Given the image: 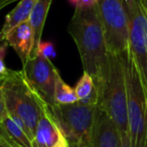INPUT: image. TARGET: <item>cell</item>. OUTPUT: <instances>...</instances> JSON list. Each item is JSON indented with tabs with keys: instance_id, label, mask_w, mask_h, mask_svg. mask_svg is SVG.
Wrapping results in <instances>:
<instances>
[{
	"instance_id": "obj_18",
	"label": "cell",
	"mask_w": 147,
	"mask_h": 147,
	"mask_svg": "<svg viewBox=\"0 0 147 147\" xmlns=\"http://www.w3.org/2000/svg\"><path fill=\"white\" fill-rule=\"evenodd\" d=\"M119 147H132L129 132L120 133V145Z\"/></svg>"
},
{
	"instance_id": "obj_22",
	"label": "cell",
	"mask_w": 147,
	"mask_h": 147,
	"mask_svg": "<svg viewBox=\"0 0 147 147\" xmlns=\"http://www.w3.org/2000/svg\"><path fill=\"white\" fill-rule=\"evenodd\" d=\"M142 3H143V6H144L145 11H146V14H147V0H142Z\"/></svg>"
},
{
	"instance_id": "obj_21",
	"label": "cell",
	"mask_w": 147,
	"mask_h": 147,
	"mask_svg": "<svg viewBox=\"0 0 147 147\" xmlns=\"http://www.w3.org/2000/svg\"><path fill=\"white\" fill-rule=\"evenodd\" d=\"M0 147H13L12 145H10L3 137L0 136Z\"/></svg>"
},
{
	"instance_id": "obj_23",
	"label": "cell",
	"mask_w": 147,
	"mask_h": 147,
	"mask_svg": "<svg viewBox=\"0 0 147 147\" xmlns=\"http://www.w3.org/2000/svg\"><path fill=\"white\" fill-rule=\"evenodd\" d=\"M69 2L71 3V5H75V2H76V0H69Z\"/></svg>"
},
{
	"instance_id": "obj_11",
	"label": "cell",
	"mask_w": 147,
	"mask_h": 147,
	"mask_svg": "<svg viewBox=\"0 0 147 147\" xmlns=\"http://www.w3.org/2000/svg\"><path fill=\"white\" fill-rule=\"evenodd\" d=\"M120 132L108 114L97 107L91 147H119Z\"/></svg>"
},
{
	"instance_id": "obj_16",
	"label": "cell",
	"mask_w": 147,
	"mask_h": 147,
	"mask_svg": "<svg viewBox=\"0 0 147 147\" xmlns=\"http://www.w3.org/2000/svg\"><path fill=\"white\" fill-rule=\"evenodd\" d=\"M76 90L77 96H78L79 100H83L86 99L87 97H89L95 90V83L94 79L92 78V76H90L88 73L83 74L82 78L79 80L78 84L75 87Z\"/></svg>"
},
{
	"instance_id": "obj_6",
	"label": "cell",
	"mask_w": 147,
	"mask_h": 147,
	"mask_svg": "<svg viewBox=\"0 0 147 147\" xmlns=\"http://www.w3.org/2000/svg\"><path fill=\"white\" fill-rule=\"evenodd\" d=\"M129 25V53L147 96V14L142 0H122Z\"/></svg>"
},
{
	"instance_id": "obj_3",
	"label": "cell",
	"mask_w": 147,
	"mask_h": 147,
	"mask_svg": "<svg viewBox=\"0 0 147 147\" xmlns=\"http://www.w3.org/2000/svg\"><path fill=\"white\" fill-rule=\"evenodd\" d=\"M95 87L98 92V108L110 116L119 132H129L124 53L120 55L109 53L106 76Z\"/></svg>"
},
{
	"instance_id": "obj_10",
	"label": "cell",
	"mask_w": 147,
	"mask_h": 147,
	"mask_svg": "<svg viewBox=\"0 0 147 147\" xmlns=\"http://www.w3.org/2000/svg\"><path fill=\"white\" fill-rule=\"evenodd\" d=\"M63 133L53 116L51 105L45 99L41 102V114L35 131V147H53Z\"/></svg>"
},
{
	"instance_id": "obj_15",
	"label": "cell",
	"mask_w": 147,
	"mask_h": 147,
	"mask_svg": "<svg viewBox=\"0 0 147 147\" xmlns=\"http://www.w3.org/2000/svg\"><path fill=\"white\" fill-rule=\"evenodd\" d=\"M55 101L57 104H74L79 101L75 88H71L63 82L59 71L57 75L55 90Z\"/></svg>"
},
{
	"instance_id": "obj_24",
	"label": "cell",
	"mask_w": 147,
	"mask_h": 147,
	"mask_svg": "<svg viewBox=\"0 0 147 147\" xmlns=\"http://www.w3.org/2000/svg\"><path fill=\"white\" fill-rule=\"evenodd\" d=\"M145 147H147V136H146V142H145Z\"/></svg>"
},
{
	"instance_id": "obj_20",
	"label": "cell",
	"mask_w": 147,
	"mask_h": 147,
	"mask_svg": "<svg viewBox=\"0 0 147 147\" xmlns=\"http://www.w3.org/2000/svg\"><path fill=\"white\" fill-rule=\"evenodd\" d=\"M14 1H16V0H0V9H3L4 7L13 3Z\"/></svg>"
},
{
	"instance_id": "obj_12",
	"label": "cell",
	"mask_w": 147,
	"mask_h": 147,
	"mask_svg": "<svg viewBox=\"0 0 147 147\" xmlns=\"http://www.w3.org/2000/svg\"><path fill=\"white\" fill-rule=\"evenodd\" d=\"M0 136L13 147H34L32 140L13 120L2 104H0Z\"/></svg>"
},
{
	"instance_id": "obj_9",
	"label": "cell",
	"mask_w": 147,
	"mask_h": 147,
	"mask_svg": "<svg viewBox=\"0 0 147 147\" xmlns=\"http://www.w3.org/2000/svg\"><path fill=\"white\" fill-rule=\"evenodd\" d=\"M10 45L20 59L22 65L31 59L34 53V33L28 20L19 23L1 38Z\"/></svg>"
},
{
	"instance_id": "obj_4",
	"label": "cell",
	"mask_w": 147,
	"mask_h": 147,
	"mask_svg": "<svg viewBox=\"0 0 147 147\" xmlns=\"http://www.w3.org/2000/svg\"><path fill=\"white\" fill-rule=\"evenodd\" d=\"M124 63L131 144L132 147H145L147 136V96L129 51L124 53Z\"/></svg>"
},
{
	"instance_id": "obj_17",
	"label": "cell",
	"mask_w": 147,
	"mask_h": 147,
	"mask_svg": "<svg viewBox=\"0 0 147 147\" xmlns=\"http://www.w3.org/2000/svg\"><path fill=\"white\" fill-rule=\"evenodd\" d=\"M35 55H41V57H45L47 59L55 57V51L53 43L51 42V41H40L33 57H35Z\"/></svg>"
},
{
	"instance_id": "obj_14",
	"label": "cell",
	"mask_w": 147,
	"mask_h": 147,
	"mask_svg": "<svg viewBox=\"0 0 147 147\" xmlns=\"http://www.w3.org/2000/svg\"><path fill=\"white\" fill-rule=\"evenodd\" d=\"M51 2H53V0H38L29 16L28 21L33 29V33H34V53L41 41L43 26H45V19H47ZM34 53H33V55H34Z\"/></svg>"
},
{
	"instance_id": "obj_2",
	"label": "cell",
	"mask_w": 147,
	"mask_h": 147,
	"mask_svg": "<svg viewBox=\"0 0 147 147\" xmlns=\"http://www.w3.org/2000/svg\"><path fill=\"white\" fill-rule=\"evenodd\" d=\"M0 104L32 140L35 147V131L41 114L42 97L31 86L24 71L7 67L0 74Z\"/></svg>"
},
{
	"instance_id": "obj_13",
	"label": "cell",
	"mask_w": 147,
	"mask_h": 147,
	"mask_svg": "<svg viewBox=\"0 0 147 147\" xmlns=\"http://www.w3.org/2000/svg\"><path fill=\"white\" fill-rule=\"evenodd\" d=\"M37 1L38 0H20L18 4L10 12L7 13L5 22L1 30V38L4 37L11 29L17 26L19 23L28 20Z\"/></svg>"
},
{
	"instance_id": "obj_8",
	"label": "cell",
	"mask_w": 147,
	"mask_h": 147,
	"mask_svg": "<svg viewBox=\"0 0 147 147\" xmlns=\"http://www.w3.org/2000/svg\"><path fill=\"white\" fill-rule=\"evenodd\" d=\"M22 71L37 93L49 105L53 106L55 104V90L59 69L53 65L51 59L35 55L23 65Z\"/></svg>"
},
{
	"instance_id": "obj_7",
	"label": "cell",
	"mask_w": 147,
	"mask_h": 147,
	"mask_svg": "<svg viewBox=\"0 0 147 147\" xmlns=\"http://www.w3.org/2000/svg\"><path fill=\"white\" fill-rule=\"evenodd\" d=\"M98 10L108 53L120 55L129 51V25L122 0H99Z\"/></svg>"
},
{
	"instance_id": "obj_19",
	"label": "cell",
	"mask_w": 147,
	"mask_h": 147,
	"mask_svg": "<svg viewBox=\"0 0 147 147\" xmlns=\"http://www.w3.org/2000/svg\"><path fill=\"white\" fill-rule=\"evenodd\" d=\"M99 0H76L75 6L76 7H91L98 4Z\"/></svg>"
},
{
	"instance_id": "obj_1",
	"label": "cell",
	"mask_w": 147,
	"mask_h": 147,
	"mask_svg": "<svg viewBox=\"0 0 147 147\" xmlns=\"http://www.w3.org/2000/svg\"><path fill=\"white\" fill-rule=\"evenodd\" d=\"M67 32L78 47L84 71L92 76L96 86L105 78L109 67V53L98 5L76 7Z\"/></svg>"
},
{
	"instance_id": "obj_5",
	"label": "cell",
	"mask_w": 147,
	"mask_h": 147,
	"mask_svg": "<svg viewBox=\"0 0 147 147\" xmlns=\"http://www.w3.org/2000/svg\"><path fill=\"white\" fill-rule=\"evenodd\" d=\"M97 107L80 101L74 104L55 103L51 106L53 116L69 147H91Z\"/></svg>"
}]
</instances>
